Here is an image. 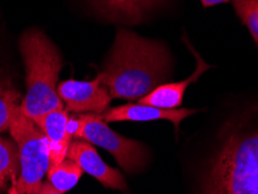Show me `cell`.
I'll use <instances>...</instances> for the list:
<instances>
[{"label":"cell","instance_id":"obj_3","mask_svg":"<svg viewBox=\"0 0 258 194\" xmlns=\"http://www.w3.org/2000/svg\"><path fill=\"white\" fill-rule=\"evenodd\" d=\"M21 56L26 69V92L21 111L32 120L64 107L57 93L63 59L58 49L40 29L32 28L22 34Z\"/></svg>","mask_w":258,"mask_h":194},{"label":"cell","instance_id":"obj_14","mask_svg":"<svg viewBox=\"0 0 258 194\" xmlns=\"http://www.w3.org/2000/svg\"><path fill=\"white\" fill-rule=\"evenodd\" d=\"M83 170L77 163L66 158L58 165L51 166L48 169V181L62 193H67L74 188L83 176Z\"/></svg>","mask_w":258,"mask_h":194},{"label":"cell","instance_id":"obj_8","mask_svg":"<svg viewBox=\"0 0 258 194\" xmlns=\"http://www.w3.org/2000/svg\"><path fill=\"white\" fill-rule=\"evenodd\" d=\"M199 112V109L189 108H174L163 109L142 104H127L116 107L108 108L102 116L107 123L122 122V121H133V122H147L155 120H168L174 124L176 133H178L180 122L192 114Z\"/></svg>","mask_w":258,"mask_h":194},{"label":"cell","instance_id":"obj_13","mask_svg":"<svg viewBox=\"0 0 258 194\" xmlns=\"http://www.w3.org/2000/svg\"><path fill=\"white\" fill-rule=\"evenodd\" d=\"M21 93L9 76L0 72V133L9 131L11 121L21 106Z\"/></svg>","mask_w":258,"mask_h":194},{"label":"cell","instance_id":"obj_10","mask_svg":"<svg viewBox=\"0 0 258 194\" xmlns=\"http://www.w3.org/2000/svg\"><path fill=\"white\" fill-rule=\"evenodd\" d=\"M69 112L60 107L33 120L43 133L49 143L50 150V165L56 166L67 158L68 150L71 143V136L68 134L67 123Z\"/></svg>","mask_w":258,"mask_h":194},{"label":"cell","instance_id":"obj_11","mask_svg":"<svg viewBox=\"0 0 258 194\" xmlns=\"http://www.w3.org/2000/svg\"><path fill=\"white\" fill-rule=\"evenodd\" d=\"M168 0H92L99 12L109 20L139 24L144 17Z\"/></svg>","mask_w":258,"mask_h":194},{"label":"cell","instance_id":"obj_2","mask_svg":"<svg viewBox=\"0 0 258 194\" xmlns=\"http://www.w3.org/2000/svg\"><path fill=\"white\" fill-rule=\"evenodd\" d=\"M199 194H258V123L226 125L200 178Z\"/></svg>","mask_w":258,"mask_h":194},{"label":"cell","instance_id":"obj_7","mask_svg":"<svg viewBox=\"0 0 258 194\" xmlns=\"http://www.w3.org/2000/svg\"><path fill=\"white\" fill-rule=\"evenodd\" d=\"M67 158L77 163L85 172L100 182L105 187L128 193V186L123 174L102 161L93 144L84 140L71 141Z\"/></svg>","mask_w":258,"mask_h":194},{"label":"cell","instance_id":"obj_15","mask_svg":"<svg viewBox=\"0 0 258 194\" xmlns=\"http://www.w3.org/2000/svg\"><path fill=\"white\" fill-rule=\"evenodd\" d=\"M235 13L249 29L258 47V0H231Z\"/></svg>","mask_w":258,"mask_h":194},{"label":"cell","instance_id":"obj_12","mask_svg":"<svg viewBox=\"0 0 258 194\" xmlns=\"http://www.w3.org/2000/svg\"><path fill=\"white\" fill-rule=\"evenodd\" d=\"M19 151L14 140L0 136V193L11 191L19 177Z\"/></svg>","mask_w":258,"mask_h":194},{"label":"cell","instance_id":"obj_5","mask_svg":"<svg viewBox=\"0 0 258 194\" xmlns=\"http://www.w3.org/2000/svg\"><path fill=\"white\" fill-rule=\"evenodd\" d=\"M78 115L81 128L76 139L84 140L108 151L124 172L135 173L143 170L149 156L143 143L117 134L108 127L102 114L81 113Z\"/></svg>","mask_w":258,"mask_h":194},{"label":"cell","instance_id":"obj_17","mask_svg":"<svg viewBox=\"0 0 258 194\" xmlns=\"http://www.w3.org/2000/svg\"><path fill=\"white\" fill-rule=\"evenodd\" d=\"M201 4L205 7H211V6H215L219 5V4H223V3H228L229 0H200Z\"/></svg>","mask_w":258,"mask_h":194},{"label":"cell","instance_id":"obj_16","mask_svg":"<svg viewBox=\"0 0 258 194\" xmlns=\"http://www.w3.org/2000/svg\"><path fill=\"white\" fill-rule=\"evenodd\" d=\"M34 194H66L62 193L56 189L49 181H43L42 185L40 186V188Z\"/></svg>","mask_w":258,"mask_h":194},{"label":"cell","instance_id":"obj_4","mask_svg":"<svg viewBox=\"0 0 258 194\" xmlns=\"http://www.w3.org/2000/svg\"><path fill=\"white\" fill-rule=\"evenodd\" d=\"M10 134L18 146L19 177L9 194H34L43 182L50 165L49 143L41 129L19 107L10 124Z\"/></svg>","mask_w":258,"mask_h":194},{"label":"cell","instance_id":"obj_6","mask_svg":"<svg viewBox=\"0 0 258 194\" xmlns=\"http://www.w3.org/2000/svg\"><path fill=\"white\" fill-rule=\"evenodd\" d=\"M58 97L64 108L72 113L104 114L108 109L112 97L107 87L97 77L93 81L68 79L57 86Z\"/></svg>","mask_w":258,"mask_h":194},{"label":"cell","instance_id":"obj_9","mask_svg":"<svg viewBox=\"0 0 258 194\" xmlns=\"http://www.w3.org/2000/svg\"><path fill=\"white\" fill-rule=\"evenodd\" d=\"M183 39L187 47L189 48V50L192 51V54L195 55L197 58V67L195 72H193L188 78L184 79V81L181 82L161 84V85L156 87V89H154L151 92L148 93L147 96H144L143 98L140 99V100H138L139 104L149 105L153 106V107H158L163 109H174L180 107L181 104H183L185 91H186L189 84L196 83L205 71L211 69V66H208V64L201 58L196 49L189 44L187 37L184 36Z\"/></svg>","mask_w":258,"mask_h":194},{"label":"cell","instance_id":"obj_1","mask_svg":"<svg viewBox=\"0 0 258 194\" xmlns=\"http://www.w3.org/2000/svg\"><path fill=\"white\" fill-rule=\"evenodd\" d=\"M170 67L171 58L164 44L119 28L111 55L98 77L112 99L140 100L165 83Z\"/></svg>","mask_w":258,"mask_h":194}]
</instances>
